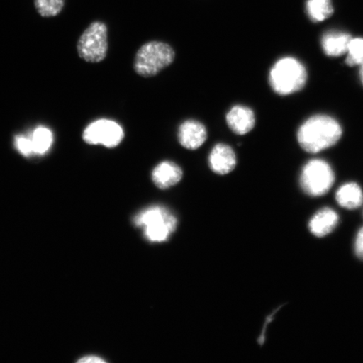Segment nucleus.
I'll list each match as a JSON object with an SVG mask.
<instances>
[{
	"label": "nucleus",
	"mask_w": 363,
	"mask_h": 363,
	"mask_svg": "<svg viewBox=\"0 0 363 363\" xmlns=\"http://www.w3.org/2000/svg\"><path fill=\"white\" fill-rule=\"evenodd\" d=\"M39 15L44 18L59 15L65 7V0H34Z\"/></svg>",
	"instance_id": "f3484780"
},
{
	"label": "nucleus",
	"mask_w": 363,
	"mask_h": 363,
	"mask_svg": "<svg viewBox=\"0 0 363 363\" xmlns=\"http://www.w3.org/2000/svg\"><path fill=\"white\" fill-rule=\"evenodd\" d=\"M184 172L181 167L171 161L159 163L152 172L153 184L158 189H167L174 187L183 179Z\"/></svg>",
	"instance_id": "9b49d317"
},
{
	"label": "nucleus",
	"mask_w": 363,
	"mask_h": 363,
	"mask_svg": "<svg viewBox=\"0 0 363 363\" xmlns=\"http://www.w3.org/2000/svg\"><path fill=\"white\" fill-rule=\"evenodd\" d=\"M335 175L328 162L315 159L303 167L301 184L303 191L311 196L328 193L334 184Z\"/></svg>",
	"instance_id": "423d86ee"
},
{
	"label": "nucleus",
	"mask_w": 363,
	"mask_h": 363,
	"mask_svg": "<svg viewBox=\"0 0 363 363\" xmlns=\"http://www.w3.org/2000/svg\"><path fill=\"white\" fill-rule=\"evenodd\" d=\"M307 72L301 62L284 57L277 62L270 71L269 83L280 95L291 94L305 87Z\"/></svg>",
	"instance_id": "7ed1b4c3"
},
{
	"label": "nucleus",
	"mask_w": 363,
	"mask_h": 363,
	"mask_svg": "<svg viewBox=\"0 0 363 363\" xmlns=\"http://www.w3.org/2000/svg\"><path fill=\"white\" fill-rule=\"evenodd\" d=\"M125 138L123 128L117 122L101 119L91 123L83 133L84 142L89 145H103L115 148Z\"/></svg>",
	"instance_id": "0eeeda50"
},
{
	"label": "nucleus",
	"mask_w": 363,
	"mask_h": 363,
	"mask_svg": "<svg viewBox=\"0 0 363 363\" xmlns=\"http://www.w3.org/2000/svg\"><path fill=\"white\" fill-rule=\"evenodd\" d=\"M338 222V216L330 208H324V210L318 212L312 218L310 223L311 233L317 237H325L333 231Z\"/></svg>",
	"instance_id": "ddd939ff"
},
{
	"label": "nucleus",
	"mask_w": 363,
	"mask_h": 363,
	"mask_svg": "<svg viewBox=\"0 0 363 363\" xmlns=\"http://www.w3.org/2000/svg\"><path fill=\"white\" fill-rule=\"evenodd\" d=\"M362 68H361V77H362V83H363V65H362Z\"/></svg>",
	"instance_id": "4be33fe9"
},
{
	"label": "nucleus",
	"mask_w": 363,
	"mask_h": 363,
	"mask_svg": "<svg viewBox=\"0 0 363 363\" xmlns=\"http://www.w3.org/2000/svg\"><path fill=\"white\" fill-rule=\"evenodd\" d=\"M175 59V52L170 45L150 42L140 48L135 57L134 69L143 78H152L170 66Z\"/></svg>",
	"instance_id": "f03ea898"
},
{
	"label": "nucleus",
	"mask_w": 363,
	"mask_h": 363,
	"mask_svg": "<svg viewBox=\"0 0 363 363\" xmlns=\"http://www.w3.org/2000/svg\"><path fill=\"white\" fill-rule=\"evenodd\" d=\"M342 135V127L333 118L316 116L303 124L298 133V140L305 151L317 153L334 146Z\"/></svg>",
	"instance_id": "f257e3e1"
},
{
	"label": "nucleus",
	"mask_w": 363,
	"mask_h": 363,
	"mask_svg": "<svg viewBox=\"0 0 363 363\" xmlns=\"http://www.w3.org/2000/svg\"><path fill=\"white\" fill-rule=\"evenodd\" d=\"M207 136L206 127L198 121H186L179 126V142L186 149H199L206 142Z\"/></svg>",
	"instance_id": "1a4fd4ad"
},
{
	"label": "nucleus",
	"mask_w": 363,
	"mask_h": 363,
	"mask_svg": "<svg viewBox=\"0 0 363 363\" xmlns=\"http://www.w3.org/2000/svg\"><path fill=\"white\" fill-rule=\"evenodd\" d=\"M356 252L357 256L363 259V228L357 235L356 240Z\"/></svg>",
	"instance_id": "aec40b11"
},
{
	"label": "nucleus",
	"mask_w": 363,
	"mask_h": 363,
	"mask_svg": "<svg viewBox=\"0 0 363 363\" xmlns=\"http://www.w3.org/2000/svg\"><path fill=\"white\" fill-rule=\"evenodd\" d=\"M108 29L104 23L94 21L84 31L79 39L77 49L80 58L90 63L104 60L108 52Z\"/></svg>",
	"instance_id": "39448f33"
},
{
	"label": "nucleus",
	"mask_w": 363,
	"mask_h": 363,
	"mask_svg": "<svg viewBox=\"0 0 363 363\" xmlns=\"http://www.w3.org/2000/svg\"><path fill=\"white\" fill-rule=\"evenodd\" d=\"M351 35L340 31H330L322 38V48L326 55L339 57L347 52Z\"/></svg>",
	"instance_id": "f8f14e48"
},
{
	"label": "nucleus",
	"mask_w": 363,
	"mask_h": 363,
	"mask_svg": "<svg viewBox=\"0 0 363 363\" xmlns=\"http://www.w3.org/2000/svg\"><path fill=\"white\" fill-rule=\"evenodd\" d=\"M237 164V155L233 147L224 143H218L213 147L208 157V165L215 174H228L235 169Z\"/></svg>",
	"instance_id": "6e6552de"
},
{
	"label": "nucleus",
	"mask_w": 363,
	"mask_h": 363,
	"mask_svg": "<svg viewBox=\"0 0 363 363\" xmlns=\"http://www.w3.org/2000/svg\"><path fill=\"white\" fill-rule=\"evenodd\" d=\"M337 201L340 206L347 208H356L362 206L363 194L356 184H347L340 188L337 194Z\"/></svg>",
	"instance_id": "4468645a"
},
{
	"label": "nucleus",
	"mask_w": 363,
	"mask_h": 363,
	"mask_svg": "<svg viewBox=\"0 0 363 363\" xmlns=\"http://www.w3.org/2000/svg\"><path fill=\"white\" fill-rule=\"evenodd\" d=\"M347 53V65H363V38L352 39L349 44Z\"/></svg>",
	"instance_id": "a211bd4d"
},
{
	"label": "nucleus",
	"mask_w": 363,
	"mask_h": 363,
	"mask_svg": "<svg viewBox=\"0 0 363 363\" xmlns=\"http://www.w3.org/2000/svg\"><path fill=\"white\" fill-rule=\"evenodd\" d=\"M79 363H104L106 362L101 357L97 356H87L81 358L78 361Z\"/></svg>",
	"instance_id": "412c9836"
},
{
	"label": "nucleus",
	"mask_w": 363,
	"mask_h": 363,
	"mask_svg": "<svg viewBox=\"0 0 363 363\" xmlns=\"http://www.w3.org/2000/svg\"><path fill=\"white\" fill-rule=\"evenodd\" d=\"M33 143L34 153L44 154L51 147L53 142L52 131L45 127H38L35 129L33 138H30Z\"/></svg>",
	"instance_id": "dca6fc26"
},
{
	"label": "nucleus",
	"mask_w": 363,
	"mask_h": 363,
	"mask_svg": "<svg viewBox=\"0 0 363 363\" xmlns=\"http://www.w3.org/2000/svg\"><path fill=\"white\" fill-rule=\"evenodd\" d=\"M16 147L23 156L30 157L34 153L33 143L29 138L24 136H16L15 140Z\"/></svg>",
	"instance_id": "6ab92c4d"
},
{
	"label": "nucleus",
	"mask_w": 363,
	"mask_h": 363,
	"mask_svg": "<svg viewBox=\"0 0 363 363\" xmlns=\"http://www.w3.org/2000/svg\"><path fill=\"white\" fill-rule=\"evenodd\" d=\"M134 223L143 227L145 235L150 242H163L174 233L178 220L167 208L156 206L140 211L135 216Z\"/></svg>",
	"instance_id": "20e7f679"
},
{
	"label": "nucleus",
	"mask_w": 363,
	"mask_h": 363,
	"mask_svg": "<svg viewBox=\"0 0 363 363\" xmlns=\"http://www.w3.org/2000/svg\"><path fill=\"white\" fill-rule=\"evenodd\" d=\"M307 13L313 21H323L333 13L331 0H308Z\"/></svg>",
	"instance_id": "2eb2a0df"
},
{
	"label": "nucleus",
	"mask_w": 363,
	"mask_h": 363,
	"mask_svg": "<svg viewBox=\"0 0 363 363\" xmlns=\"http://www.w3.org/2000/svg\"><path fill=\"white\" fill-rule=\"evenodd\" d=\"M226 123L235 134L246 135L255 126V113L248 107L235 106L227 113Z\"/></svg>",
	"instance_id": "9d476101"
}]
</instances>
